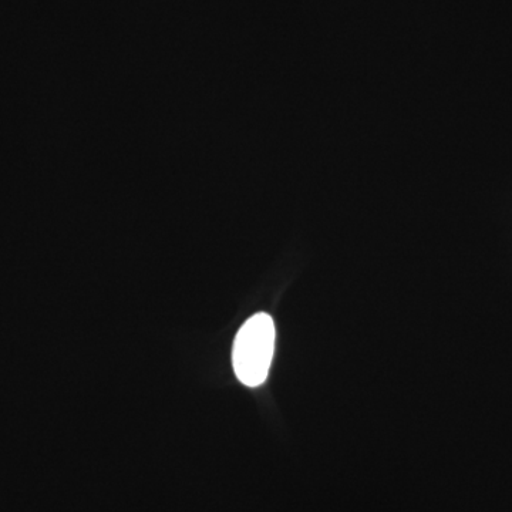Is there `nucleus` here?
<instances>
[{"label": "nucleus", "mask_w": 512, "mask_h": 512, "mask_svg": "<svg viewBox=\"0 0 512 512\" xmlns=\"http://www.w3.org/2000/svg\"><path fill=\"white\" fill-rule=\"evenodd\" d=\"M275 323L268 313H256L238 330L232 366L239 382L248 387L265 383L275 352Z\"/></svg>", "instance_id": "obj_1"}]
</instances>
